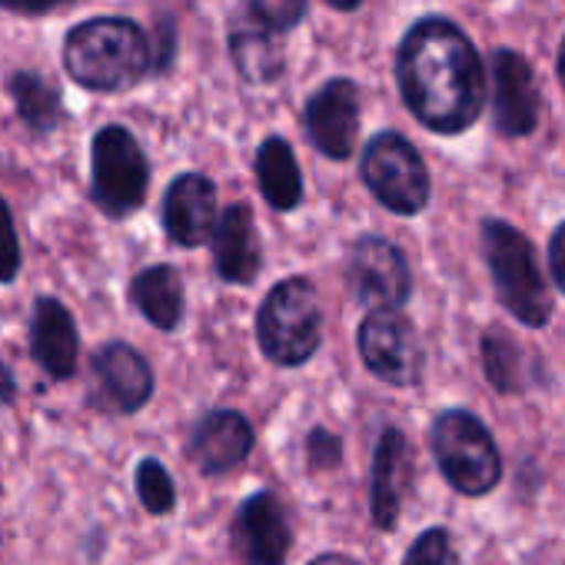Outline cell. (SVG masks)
<instances>
[{"label":"cell","mask_w":565,"mask_h":565,"mask_svg":"<svg viewBox=\"0 0 565 565\" xmlns=\"http://www.w3.org/2000/svg\"><path fill=\"white\" fill-rule=\"evenodd\" d=\"M256 337L263 353L279 366H300L317 353L323 337V310L307 279L294 276L276 282L259 307Z\"/></svg>","instance_id":"cell-4"},{"label":"cell","mask_w":565,"mask_h":565,"mask_svg":"<svg viewBox=\"0 0 565 565\" xmlns=\"http://www.w3.org/2000/svg\"><path fill=\"white\" fill-rule=\"evenodd\" d=\"M548 266H552V276L558 282V290L565 294V223L555 230V236L548 243Z\"/></svg>","instance_id":"cell-29"},{"label":"cell","mask_w":565,"mask_h":565,"mask_svg":"<svg viewBox=\"0 0 565 565\" xmlns=\"http://www.w3.org/2000/svg\"><path fill=\"white\" fill-rule=\"evenodd\" d=\"M347 279L360 303L373 310H396L409 300V266L406 256L383 236H363L347 266Z\"/></svg>","instance_id":"cell-9"},{"label":"cell","mask_w":565,"mask_h":565,"mask_svg":"<svg viewBox=\"0 0 565 565\" xmlns=\"http://www.w3.org/2000/svg\"><path fill=\"white\" fill-rule=\"evenodd\" d=\"M482 360H486V376H489V383L495 390H502V393H515L519 390V347L505 333L492 330L486 337Z\"/></svg>","instance_id":"cell-23"},{"label":"cell","mask_w":565,"mask_h":565,"mask_svg":"<svg viewBox=\"0 0 565 565\" xmlns=\"http://www.w3.org/2000/svg\"><path fill=\"white\" fill-rule=\"evenodd\" d=\"M213 256H216V269L226 282H253L263 263V249H259V233L253 223L249 206L233 203L213 226Z\"/></svg>","instance_id":"cell-14"},{"label":"cell","mask_w":565,"mask_h":565,"mask_svg":"<svg viewBox=\"0 0 565 565\" xmlns=\"http://www.w3.org/2000/svg\"><path fill=\"white\" fill-rule=\"evenodd\" d=\"M216 186L203 173H186L170 183L163 200V226L180 246H203L216 226Z\"/></svg>","instance_id":"cell-13"},{"label":"cell","mask_w":565,"mask_h":565,"mask_svg":"<svg viewBox=\"0 0 565 565\" xmlns=\"http://www.w3.org/2000/svg\"><path fill=\"white\" fill-rule=\"evenodd\" d=\"M558 77L565 84V41H562V51H558Z\"/></svg>","instance_id":"cell-33"},{"label":"cell","mask_w":565,"mask_h":565,"mask_svg":"<svg viewBox=\"0 0 565 565\" xmlns=\"http://www.w3.org/2000/svg\"><path fill=\"white\" fill-rule=\"evenodd\" d=\"M396 74L403 100L409 104L416 120L436 134H459L482 110V61L452 21H419L403 38Z\"/></svg>","instance_id":"cell-1"},{"label":"cell","mask_w":565,"mask_h":565,"mask_svg":"<svg viewBox=\"0 0 565 565\" xmlns=\"http://www.w3.org/2000/svg\"><path fill=\"white\" fill-rule=\"evenodd\" d=\"M21 269V246L11 220V206L0 200V279H14Z\"/></svg>","instance_id":"cell-27"},{"label":"cell","mask_w":565,"mask_h":565,"mask_svg":"<svg viewBox=\"0 0 565 565\" xmlns=\"http://www.w3.org/2000/svg\"><path fill=\"white\" fill-rule=\"evenodd\" d=\"M327 4H333V8H340V11H353V8L363 4V0H327Z\"/></svg>","instance_id":"cell-32"},{"label":"cell","mask_w":565,"mask_h":565,"mask_svg":"<svg viewBox=\"0 0 565 565\" xmlns=\"http://www.w3.org/2000/svg\"><path fill=\"white\" fill-rule=\"evenodd\" d=\"M429 443L452 489H459L462 495H486L495 489L502 476V459L489 429L472 413L449 409L436 416Z\"/></svg>","instance_id":"cell-5"},{"label":"cell","mask_w":565,"mask_h":565,"mask_svg":"<svg viewBox=\"0 0 565 565\" xmlns=\"http://www.w3.org/2000/svg\"><path fill=\"white\" fill-rule=\"evenodd\" d=\"M31 343H34V356L38 363L57 376L67 380L77 370V327L74 317L67 313L64 303L41 297L34 307V323H31Z\"/></svg>","instance_id":"cell-18"},{"label":"cell","mask_w":565,"mask_h":565,"mask_svg":"<svg viewBox=\"0 0 565 565\" xmlns=\"http://www.w3.org/2000/svg\"><path fill=\"white\" fill-rule=\"evenodd\" d=\"M11 94L18 100L21 117L34 130L57 127V120H61V97H57V90L44 77H38V74H18L11 81Z\"/></svg>","instance_id":"cell-22"},{"label":"cell","mask_w":565,"mask_h":565,"mask_svg":"<svg viewBox=\"0 0 565 565\" xmlns=\"http://www.w3.org/2000/svg\"><path fill=\"white\" fill-rule=\"evenodd\" d=\"M310 459H313V466H323V469L337 466L340 462V439L323 433V429H317L310 436Z\"/></svg>","instance_id":"cell-28"},{"label":"cell","mask_w":565,"mask_h":565,"mask_svg":"<svg viewBox=\"0 0 565 565\" xmlns=\"http://www.w3.org/2000/svg\"><path fill=\"white\" fill-rule=\"evenodd\" d=\"M409 446L406 436L399 429H386L380 436L376 446V459H373V499H370V512L373 522L390 532L399 519L403 509V495L409 486Z\"/></svg>","instance_id":"cell-16"},{"label":"cell","mask_w":565,"mask_h":565,"mask_svg":"<svg viewBox=\"0 0 565 565\" xmlns=\"http://www.w3.org/2000/svg\"><path fill=\"white\" fill-rule=\"evenodd\" d=\"M256 180H259V190H263L269 206H276V210L300 206L303 177H300V167H297L290 143L282 137L263 140V147L256 153Z\"/></svg>","instance_id":"cell-19"},{"label":"cell","mask_w":565,"mask_h":565,"mask_svg":"<svg viewBox=\"0 0 565 565\" xmlns=\"http://www.w3.org/2000/svg\"><path fill=\"white\" fill-rule=\"evenodd\" d=\"M310 565H360V562H353L350 555H337V552H330V555H320V558H313Z\"/></svg>","instance_id":"cell-31"},{"label":"cell","mask_w":565,"mask_h":565,"mask_svg":"<svg viewBox=\"0 0 565 565\" xmlns=\"http://www.w3.org/2000/svg\"><path fill=\"white\" fill-rule=\"evenodd\" d=\"M137 492H140L143 505H147L153 515L170 512L173 502H177L173 479H170V472H167L157 459H143V462H140V469H137Z\"/></svg>","instance_id":"cell-24"},{"label":"cell","mask_w":565,"mask_h":565,"mask_svg":"<svg viewBox=\"0 0 565 565\" xmlns=\"http://www.w3.org/2000/svg\"><path fill=\"white\" fill-rule=\"evenodd\" d=\"M492 107L495 127L505 137H525L539 124V87L525 57L515 51H499L492 57Z\"/></svg>","instance_id":"cell-12"},{"label":"cell","mask_w":565,"mask_h":565,"mask_svg":"<svg viewBox=\"0 0 565 565\" xmlns=\"http://www.w3.org/2000/svg\"><path fill=\"white\" fill-rule=\"evenodd\" d=\"M233 542L246 565H282L294 542L282 502L273 492H256L246 499L233 522Z\"/></svg>","instance_id":"cell-10"},{"label":"cell","mask_w":565,"mask_h":565,"mask_svg":"<svg viewBox=\"0 0 565 565\" xmlns=\"http://www.w3.org/2000/svg\"><path fill=\"white\" fill-rule=\"evenodd\" d=\"M230 51H233L236 71L253 84H266L282 71V44L276 31L269 28L253 24L246 31H236L230 41Z\"/></svg>","instance_id":"cell-21"},{"label":"cell","mask_w":565,"mask_h":565,"mask_svg":"<svg viewBox=\"0 0 565 565\" xmlns=\"http://www.w3.org/2000/svg\"><path fill=\"white\" fill-rule=\"evenodd\" d=\"M150 170L137 137L124 127H104L94 137V200L110 216L134 213L147 196Z\"/></svg>","instance_id":"cell-7"},{"label":"cell","mask_w":565,"mask_h":565,"mask_svg":"<svg viewBox=\"0 0 565 565\" xmlns=\"http://www.w3.org/2000/svg\"><path fill=\"white\" fill-rule=\"evenodd\" d=\"M482 249L502 307L525 327H545L552 317V300L532 243L515 226L502 220H486Z\"/></svg>","instance_id":"cell-3"},{"label":"cell","mask_w":565,"mask_h":565,"mask_svg":"<svg viewBox=\"0 0 565 565\" xmlns=\"http://www.w3.org/2000/svg\"><path fill=\"white\" fill-rule=\"evenodd\" d=\"M403 565H459V552L446 529H426L406 552Z\"/></svg>","instance_id":"cell-25"},{"label":"cell","mask_w":565,"mask_h":565,"mask_svg":"<svg viewBox=\"0 0 565 565\" xmlns=\"http://www.w3.org/2000/svg\"><path fill=\"white\" fill-rule=\"evenodd\" d=\"M249 449H253V429L233 409L210 413L193 429V439H190V456L203 472H226L239 466L249 456Z\"/></svg>","instance_id":"cell-15"},{"label":"cell","mask_w":565,"mask_h":565,"mask_svg":"<svg viewBox=\"0 0 565 565\" xmlns=\"http://www.w3.org/2000/svg\"><path fill=\"white\" fill-rule=\"evenodd\" d=\"M360 356L373 376L393 386H413L423 373L416 330L396 310H373L360 327Z\"/></svg>","instance_id":"cell-8"},{"label":"cell","mask_w":565,"mask_h":565,"mask_svg":"<svg viewBox=\"0 0 565 565\" xmlns=\"http://www.w3.org/2000/svg\"><path fill=\"white\" fill-rule=\"evenodd\" d=\"M363 180L393 213L413 216L429 203V173L416 147L399 134H380L363 153Z\"/></svg>","instance_id":"cell-6"},{"label":"cell","mask_w":565,"mask_h":565,"mask_svg":"<svg viewBox=\"0 0 565 565\" xmlns=\"http://www.w3.org/2000/svg\"><path fill=\"white\" fill-rule=\"evenodd\" d=\"M246 4H249V21L276 34L290 31L307 11V0H246Z\"/></svg>","instance_id":"cell-26"},{"label":"cell","mask_w":565,"mask_h":565,"mask_svg":"<svg viewBox=\"0 0 565 565\" xmlns=\"http://www.w3.org/2000/svg\"><path fill=\"white\" fill-rule=\"evenodd\" d=\"M307 130L317 150L347 160L360 137V87L353 81H330L307 104Z\"/></svg>","instance_id":"cell-11"},{"label":"cell","mask_w":565,"mask_h":565,"mask_svg":"<svg viewBox=\"0 0 565 565\" xmlns=\"http://www.w3.org/2000/svg\"><path fill=\"white\" fill-rule=\"evenodd\" d=\"M134 303L140 307V313L160 327V330H173L183 320V279L173 266H150L134 279Z\"/></svg>","instance_id":"cell-20"},{"label":"cell","mask_w":565,"mask_h":565,"mask_svg":"<svg viewBox=\"0 0 565 565\" xmlns=\"http://www.w3.org/2000/svg\"><path fill=\"white\" fill-rule=\"evenodd\" d=\"M67 74L90 90H127L150 71V44L134 21L97 18L67 34Z\"/></svg>","instance_id":"cell-2"},{"label":"cell","mask_w":565,"mask_h":565,"mask_svg":"<svg viewBox=\"0 0 565 565\" xmlns=\"http://www.w3.org/2000/svg\"><path fill=\"white\" fill-rule=\"evenodd\" d=\"M0 4L11 8V11H24V14H44L51 8L71 4V0H0Z\"/></svg>","instance_id":"cell-30"},{"label":"cell","mask_w":565,"mask_h":565,"mask_svg":"<svg viewBox=\"0 0 565 565\" xmlns=\"http://www.w3.org/2000/svg\"><path fill=\"white\" fill-rule=\"evenodd\" d=\"M94 373L100 390L120 413H137L153 393V373L147 360L127 343L104 347L94 360Z\"/></svg>","instance_id":"cell-17"}]
</instances>
